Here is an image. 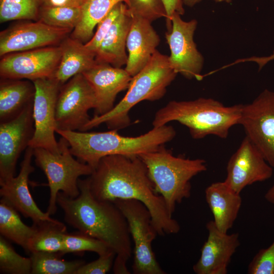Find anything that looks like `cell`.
I'll list each match as a JSON object with an SVG mask.
<instances>
[{
    "mask_svg": "<svg viewBox=\"0 0 274 274\" xmlns=\"http://www.w3.org/2000/svg\"><path fill=\"white\" fill-rule=\"evenodd\" d=\"M239 124L274 167V92L265 89L251 103L243 105Z\"/></svg>",
    "mask_w": 274,
    "mask_h": 274,
    "instance_id": "cell-10",
    "label": "cell"
},
{
    "mask_svg": "<svg viewBox=\"0 0 274 274\" xmlns=\"http://www.w3.org/2000/svg\"><path fill=\"white\" fill-rule=\"evenodd\" d=\"M72 31L41 21L16 23L0 32V56L45 47L58 46Z\"/></svg>",
    "mask_w": 274,
    "mask_h": 274,
    "instance_id": "cell-15",
    "label": "cell"
},
{
    "mask_svg": "<svg viewBox=\"0 0 274 274\" xmlns=\"http://www.w3.org/2000/svg\"><path fill=\"white\" fill-rule=\"evenodd\" d=\"M38 0H0V22L39 20Z\"/></svg>",
    "mask_w": 274,
    "mask_h": 274,
    "instance_id": "cell-30",
    "label": "cell"
},
{
    "mask_svg": "<svg viewBox=\"0 0 274 274\" xmlns=\"http://www.w3.org/2000/svg\"><path fill=\"white\" fill-rule=\"evenodd\" d=\"M121 211L128 223L132 242L134 274H165L152 250V243L158 235L146 206L135 199L113 201Z\"/></svg>",
    "mask_w": 274,
    "mask_h": 274,
    "instance_id": "cell-8",
    "label": "cell"
},
{
    "mask_svg": "<svg viewBox=\"0 0 274 274\" xmlns=\"http://www.w3.org/2000/svg\"><path fill=\"white\" fill-rule=\"evenodd\" d=\"M126 5L124 2H120L116 4L98 23L95 33L91 40L85 44L89 50L95 54L101 43Z\"/></svg>",
    "mask_w": 274,
    "mask_h": 274,
    "instance_id": "cell-34",
    "label": "cell"
},
{
    "mask_svg": "<svg viewBox=\"0 0 274 274\" xmlns=\"http://www.w3.org/2000/svg\"><path fill=\"white\" fill-rule=\"evenodd\" d=\"M205 197L216 227L227 233L232 228L242 205L240 193L234 191L225 181L217 182L206 189Z\"/></svg>",
    "mask_w": 274,
    "mask_h": 274,
    "instance_id": "cell-21",
    "label": "cell"
},
{
    "mask_svg": "<svg viewBox=\"0 0 274 274\" xmlns=\"http://www.w3.org/2000/svg\"><path fill=\"white\" fill-rule=\"evenodd\" d=\"M85 0H38L43 6H81Z\"/></svg>",
    "mask_w": 274,
    "mask_h": 274,
    "instance_id": "cell-38",
    "label": "cell"
},
{
    "mask_svg": "<svg viewBox=\"0 0 274 274\" xmlns=\"http://www.w3.org/2000/svg\"><path fill=\"white\" fill-rule=\"evenodd\" d=\"M32 262L31 274H76L84 263L83 260L65 261L58 253L33 252L30 254Z\"/></svg>",
    "mask_w": 274,
    "mask_h": 274,
    "instance_id": "cell-28",
    "label": "cell"
},
{
    "mask_svg": "<svg viewBox=\"0 0 274 274\" xmlns=\"http://www.w3.org/2000/svg\"><path fill=\"white\" fill-rule=\"evenodd\" d=\"M181 16L177 12L174 13L172 28L165 32L170 51L169 60L177 74L187 79L200 80L204 59L193 40L197 21L195 19L185 21Z\"/></svg>",
    "mask_w": 274,
    "mask_h": 274,
    "instance_id": "cell-12",
    "label": "cell"
},
{
    "mask_svg": "<svg viewBox=\"0 0 274 274\" xmlns=\"http://www.w3.org/2000/svg\"><path fill=\"white\" fill-rule=\"evenodd\" d=\"M94 90L85 77L80 74L63 84L56 100V129L83 131L90 120L88 112L95 108Z\"/></svg>",
    "mask_w": 274,
    "mask_h": 274,
    "instance_id": "cell-9",
    "label": "cell"
},
{
    "mask_svg": "<svg viewBox=\"0 0 274 274\" xmlns=\"http://www.w3.org/2000/svg\"><path fill=\"white\" fill-rule=\"evenodd\" d=\"M82 74L92 86L96 97L94 115H104L115 106L118 94L127 89L131 77L125 69L97 62Z\"/></svg>",
    "mask_w": 274,
    "mask_h": 274,
    "instance_id": "cell-19",
    "label": "cell"
},
{
    "mask_svg": "<svg viewBox=\"0 0 274 274\" xmlns=\"http://www.w3.org/2000/svg\"><path fill=\"white\" fill-rule=\"evenodd\" d=\"M60 151L53 153L42 148L33 149L36 165L46 175L50 189L49 206L47 210L51 216L57 211V196L59 192L75 198L80 194L79 177L90 176L94 169L88 164L75 159L67 141L61 137L58 142Z\"/></svg>",
    "mask_w": 274,
    "mask_h": 274,
    "instance_id": "cell-7",
    "label": "cell"
},
{
    "mask_svg": "<svg viewBox=\"0 0 274 274\" xmlns=\"http://www.w3.org/2000/svg\"><path fill=\"white\" fill-rule=\"evenodd\" d=\"M33 225L36 231L28 243L26 253L49 252L63 256V236L66 232L65 225L53 218Z\"/></svg>",
    "mask_w": 274,
    "mask_h": 274,
    "instance_id": "cell-26",
    "label": "cell"
},
{
    "mask_svg": "<svg viewBox=\"0 0 274 274\" xmlns=\"http://www.w3.org/2000/svg\"><path fill=\"white\" fill-rule=\"evenodd\" d=\"M216 2L218 3H222V2H225L227 3H231L233 0H214Z\"/></svg>",
    "mask_w": 274,
    "mask_h": 274,
    "instance_id": "cell-42",
    "label": "cell"
},
{
    "mask_svg": "<svg viewBox=\"0 0 274 274\" xmlns=\"http://www.w3.org/2000/svg\"><path fill=\"white\" fill-rule=\"evenodd\" d=\"M116 255L113 251H111L99 256L96 260L82 265L76 274H105L113 267Z\"/></svg>",
    "mask_w": 274,
    "mask_h": 274,
    "instance_id": "cell-36",
    "label": "cell"
},
{
    "mask_svg": "<svg viewBox=\"0 0 274 274\" xmlns=\"http://www.w3.org/2000/svg\"><path fill=\"white\" fill-rule=\"evenodd\" d=\"M67 141L72 154L93 169L104 157L113 155L139 156L153 151L171 141L176 132L170 125L153 128L137 136L119 134L117 130L86 132L56 129Z\"/></svg>",
    "mask_w": 274,
    "mask_h": 274,
    "instance_id": "cell-3",
    "label": "cell"
},
{
    "mask_svg": "<svg viewBox=\"0 0 274 274\" xmlns=\"http://www.w3.org/2000/svg\"><path fill=\"white\" fill-rule=\"evenodd\" d=\"M166 12V25L167 30L172 28V17L175 12L180 15L185 13L182 0H161Z\"/></svg>",
    "mask_w": 274,
    "mask_h": 274,
    "instance_id": "cell-37",
    "label": "cell"
},
{
    "mask_svg": "<svg viewBox=\"0 0 274 274\" xmlns=\"http://www.w3.org/2000/svg\"><path fill=\"white\" fill-rule=\"evenodd\" d=\"M131 16L132 23L126 41L128 55L125 69L133 77L150 61L157 50L160 38L151 22L142 17Z\"/></svg>",
    "mask_w": 274,
    "mask_h": 274,
    "instance_id": "cell-20",
    "label": "cell"
},
{
    "mask_svg": "<svg viewBox=\"0 0 274 274\" xmlns=\"http://www.w3.org/2000/svg\"><path fill=\"white\" fill-rule=\"evenodd\" d=\"M201 1V0H182L184 5L190 7H193Z\"/></svg>",
    "mask_w": 274,
    "mask_h": 274,
    "instance_id": "cell-41",
    "label": "cell"
},
{
    "mask_svg": "<svg viewBox=\"0 0 274 274\" xmlns=\"http://www.w3.org/2000/svg\"><path fill=\"white\" fill-rule=\"evenodd\" d=\"M128 0H85L81 6L80 20L70 36L86 44L92 38L95 27L118 3Z\"/></svg>",
    "mask_w": 274,
    "mask_h": 274,
    "instance_id": "cell-25",
    "label": "cell"
},
{
    "mask_svg": "<svg viewBox=\"0 0 274 274\" xmlns=\"http://www.w3.org/2000/svg\"><path fill=\"white\" fill-rule=\"evenodd\" d=\"M61 57L60 45L7 54L1 57V79L33 81L53 78Z\"/></svg>",
    "mask_w": 274,
    "mask_h": 274,
    "instance_id": "cell-13",
    "label": "cell"
},
{
    "mask_svg": "<svg viewBox=\"0 0 274 274\" xmlns=\"http://www.w3.org/2000/svg\"><path fill=\"white\" fill-rule=\"evenodd\" d=\"M79 195L70 197L62 192L57 203L64 220L79 231L105 243L116 253L113 265L115 274H129L126 263L133 253L131 237L125 217L114 201L95 198L88 178L78 180Z\"/></svg>",
    "mask_w": 274,
    "mask_h": 274,
    "instance_id": "cell-2",
    "label": "cell"
},
{
    "mask_svg": "<svg viewBox=\"0 0 274 274\" xmlns=\"http://www.w3.org/2000/svg\"><path fill=\"white\" fill-rule=\"evenodd\" d=\"M127 6L132 15L142 17L150 22L166 17L161 0H128Z\"/></svg>",
    "mask_w": 274,
    "mask_h": 274,
    "instance_id": "cell-33",
    "label": "cell"
},
{
    "mask_svg": "<svg viewBox=\"0 0 274 274\" xmlns=\"http://www.w3.org/2000/svg\"><path fill=\"white\" fill-rule=\"evenodd\" d=\"M88 178L90 192L98 200L135 199L144 203L158 235L179 232L180 224L169 213L163 197L155 192L147 168L139 156L104 157Z\"/></svg>",
    "mask_w": 274,
    "mask_h": 274,
    "instance_id": "cell-1",
    "label": "cell"
},
{
    "mask_svg": "<svg viewBox=\"0 0 274 274\" xmlns=\"http://www.w3.org/2000/svg\"><path fill=\"white\" fill-rule=\"evenodd\" d=\"M33 103L16 118L0 123V184L15 177L17 160L33 137Z\"/></svg>",
    "mask_w": 274,
    "mask_h": 274,
    "instance_id": "cell-14",
    "label": "cell"
},
{
    "mask_svg": "<svg viewBox=\"0 0 274 274\" xmlns=\"http://www.w3.org/2000/svg\"><path fill=\"white\" fill-rule=\"evenodd\" d=\"M264 198L268 202L274 204V184L267 191Z\"/></svg>",
    "mask_w": 274,
    "mask_h": 274,
    "instance_id": "cell-40",
    "label": "cell"
},
{
    "mask_svg": "<svg viewBox=\"0 0 274 274\" xmlns=\"http://www.w3.org/2000/svg\"><path fill=\"white\" fill-rule=\"evenodd\" d=\"M18 211L7 200H0V233L5 238L21 246L27 252L28 243L36 231L35 226L26 225Z\"/></svg>",
    "mask_w": 274,
    "mask_h": 274,
    "instance_id": "cell-27",
    "label": "cell"
},
{
    "mask_svg": "<svg viewBox=\"0 0 274 274\" xmlns=\"http://www.w3.org/2000/svg\"><path fill=\"white\" fill-rule=\"evenodd\" d=\"M206 227L208 238L193 270L196 274H226L231 257L240 245L239 234L221 231L213 220L207 223Z\"/></svg>",
    "mask_w": 274,
    "mask_h": 274,
    "instance_id": "cell-17",
    "label": "cell"
},
{
    "mask_svg": "<svg viewBox=\"0 0 274 274\" xmlns=\"http://www.w3.org/2000/svg\"><path fill=\"white\" fill-rule=\"evenodd\" d=\"M225 182L240 193L247 186L271 178L272 167L247 136L227 163Z\"/></svg>",
    "mask_w": 274,
    "mask_h": 274,
    "instance_id": "cell-16",
    "label": "cell"
},
{
    "mask_svg": "<svg viewBox=\"0 0 274 274\" xmlns=\"http://www.w3.org/2000/svg\"><path fill=\"white\" fill-rule=\"evenodd\" d=\"M250 274H274V241L267 248L260 250L249 264Z\"/></svg>",
    "mask_w": 274,
    "mask_h": 274,
    "instance_id": "cell-35",
    "label": "cell"
},
{
    "mask_svg": "<svg viewBox=\"0 0 274 274\" xmlns=\"http://www.w3.org/2000/svg\"><path fill=\"white\" fill-rule=\"evenodd\" d=\"M132 17L126 5L95 52L97 62L106 63L116 67L127 64L126 41Z\"/></svg>",
    "mask_w": 274,
    "mask_h": 274,
    "instance_id": "cell-22",
    "label": "cell"
},
{
    "mask_svg": "<svg viewBox=\"0 0 274 274\" xmlns=\"http://www.w3.org/2000/svg\"><path fill=\"white\" fill-rule=\"evenodd\" d=\"M30 257L22 256L15 250L7 239L0 236V271L9 274H31Z\"/></svg>",
    "mask_w": 274,
    "mask_h": 274,
    "instance_id": "cell-31",
    "label": "cell"
},
{
    "mask_svg": "<svg viewBox=\"0 0 274 274\" xmlns=\"http://www.w3.org/2000/svg\"><path fill=\"white\" fill-rule=\"evenodd\" d=\"M33 82L22 79H1L0 83V122H5L18 116L33 101Z\"/></svg>",
    "mask_w": 274,
    "mask_h": 274,
    "instance_id": "cell-24",
    "label": "cell"
},
{
    "mask_svg": "<svg viewBox=\"0 0 274 274\" xmlns=\"http://www.w3.org/2000/svg\"><path fill=\"white\" fill-rule=\"evenodd\" d=\"M32 82L35 88L33 103L35 131L29 146L59 152V144L55 137V108L62 85L53 78L39 79Z\"/></svg>",
    "mask_w": 274,
    "mask_h": 274,
    "instance_id": "cell-11",
    "label": "cell"
},
{
    "mask_svg": "<svg viewBox=\"0 0 274 274\" xmlns=\"http://www.w3.org/2000/svg\"><path fill=\"white\" fill-rule=\"evenodd\" d=\"M59 45L61 57L53 78L62 85L75 76L89 70L97 63L95 54L89 50L85 44L70 35Z\"/></svg>",
    "mask_w": 274,
    "mask_h": 274,
    "instance_id": "cell-23",
    "label": "cell"
},
{
    "mask_svg": "<svg viewBox=\"0 0 274 274\" xmlns=\"http://www.w3.org/2000/svg\"><path fill=\"white\" fill-rule=\"evenodd\" d=\"M274 59V51L273 53L268 56L264 57H253L250 59H248V60L253 61L256 62L259 66V68L260 70L264 65H265L269 61Z\"/></svg>",
    "mask_w": 274,
    "mask_h": 274,
    "instance_id": "cell-39",
    "label": "cell"
},
{
    "mask_svg": "<svg viewBox=\"0 0 274 274\" xmlns=\"http://www.w3.org/2000/svg\"><path fill=\"white\" fill-rule=\"evenodd\" d=\"M243 105L225 106L219 101L204 97L172 100L156 112L152 125L158 127L177 121L188 128L194 139L209 135L225 139L230 129L239 124Z\"/></svg>",
    "mask_w": 274,
    "mask_h": 274,
    "instance_id": "cell-4",
    "label": "cell"
},
{
    "mask_svg": "<svg viewBox=\"0 0 274 274\" xmlns=\"http://www.w3.org/2000/svg\"><path fill=\"white\" fill-rule=\"evenodd\" d=\"M164 145L139 156L147 168L155 192L163 197L173 215L176 204L191 196V180L206 171L207 166L202 159L176 156Z\"/></svg>",
    "mask_w": 274,
    "mask_h": 274,
    "instance_id": "cell-6",
    "label": "cell"
},
{
    "mask_svg": "<svg viewBox=\"0 0 274 274\" xmlns=\"http://www.w3.org/2000/svg\"><path fill=\"white\" fill-rule=\"evenodd\" d=\"M81 16V6L40 7L39 20L50 26L72 31Z\"/></svg>",
    "mask_w": 274,
    "mask_h": 274,
    "instance_id": "cell-29",
    "label": "cell"
},
{
    "mask_svg": "<svg viewBox=\"0 0 274 274\" xmlns=\"http://www.w3.org/2000/svg\"><path fill=\"white\" fill-rule=\"evenodd\" d=\"M63 255L69 253L93 252L99 256L113 251L105 243L81 232H65L63 236Z\"/></svg>",
    "mask_w": 274,
    "mask_h": 274,
    "instance_id": "cell-32",
    "label": "cell"
},
{
    "mask_svg": "<svg viewBox=\"0 0 274 274\" xmlns=\"http://www.w3.org/2000/svg\"><path fill=\"white\" fill-rule=\"evenodd\" d=\"M177 74L170 65L168 56L156 50L146 65L132 77L123 98L109 112L91 118L83 131L103 123L110 130L127 127L131 122L130 110L143 100L161 98Z\"/></svg>",
    "mask_w": 274,
    "mask_h": 274,
    "instance_id": "cell-5",
    "label": "cell"
},
{
    "mask_svg": "<svg viewBox=\"0 0 274 274\" xmlns=\"http://www.w3.org/2000/svg\"><path fill=\"white\" fill-rule=\"evenodd\" d=\"M33 153V149L28 146L25 150L19 174L0 184V195L23 216L30 218L33 224H38L52 218L38 207L28 188L29 176L35 171L31 163Z\"/></svg>",
    "mask_w": 274,
    "mask_h": 274,
    "instance_id": "cell-18",
    "label": "cell"
}]
</instances>
